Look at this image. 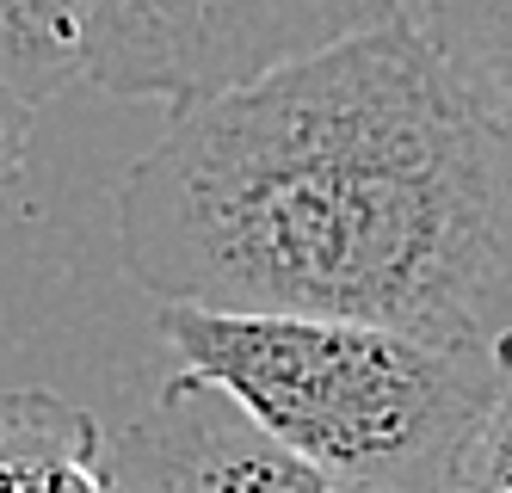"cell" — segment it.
Segmentation results:
<instances>
[{
    "label": "cell",
    "mask_w": 512,
    "mask_h": 493,
    "mask_svg": "<svg viewBox=\"0 0 512 493\" xmlns=\"http://www.w3.org/2000/svg\"><path fill=\"white\" fill-rule=\"evenodd\" d=\"M87 0H0V87L38 105L81 74Z\"/></svg>",
    "instance_id": "cell-7"
},
{
    "label": "cell",
    "mask_w": 512,
    "mask_h": 493,
    "mask_svg": "<svg viewBox=\"0 0 512 493\" xmlns=\"http://www.w3.org/2000/svg\"><path fill=\"white\" fill-rule=\"evenodd\" d=\"M401 19V0H87L81 81L186 111Z\"/></svg>",
    "instance_id": "cell-3"
},
{
    "label": "cell",
    "mask_w": 512,
    "mask_h": 493,
    "mask_svg": "<svg viewBox=\"0 0 512 493\" xmlns=\"http://www.w3.org/2000/svg\"><path fill=\"white\" fill-rule=\"evenodd\" d=\"M112 229L161 309L488 346L512 136L401 19L173 111L124 167Z\"/></svg>",
    "instance_id": "cell-1"
},
{
    "label": "cell",
    "mask_w": 512,
    "mask_h": 493,
    "mask_svg": "<svg viewBox=\"0 0 512 493\" xmlns=\"http://www.w3.org/2000/svg\"><path fill=\"white\" fill-rule=\"evenodd\" d=\"M0 493H118L99 420L56 389H0Z\"/></svg>",
    "instance_id": "cell-5"
},
{
    "label": "cell",
    "mask_w": 512,
    "mask_h": 493,
    "mask_svg": "<svg viewBox=\"0 0 512 493\" xmlns=\"http://www.w3.org/2000/svg\"><path fill=\"white\" fill-rule=\"evenodd\" d=\"M161 333L186 376L352 493H445L494 389V339L438 346L395 327L210 309H161Z\"/></svg>",
    "instance_id": "cell-2"
},
{
    "label": "cell",
    "mask_w": 512,
    "mask_h": 493,
    "mask_svg": "<svg viewBox=\"0 0 512 493\" xmlns=\"http://www.w3.org/2000/svg\"><path fill=\"white\" fill-rule=\"evenodd\" d=\"M445 493H512V327L494 339V389L457 450Z\"/></svg>",
    "instance_id": "cell-8"
},
{
    "label": "cell",
    "mask_w": 512,
    "mask_h": 493,
    "mask_svg": "<svg viewBox=\"0 0 512 493\" xmlns=\"http://www.w3.org/2000/svg\"><path fill=\"white\" fill-rule=\"evenodd\" d=\"M25 142H31V105L0 87V204L13 198V185L25 173Z\"/></svg>",
    "instance_id": "cell-9"
},
{
    "label": "cell",
    "mask_w": 512,
    "mask_h": 493,
    "mask_svg": "<svg viewBox=\"0 0 512 493\" xmlns=\"http://www.w3.org/2000/svg\"><path fill=\"white\" fill-rule=\"evenodd\" d=\"M414 31L512 136V0H420Z\"/></svg>",
    "instance_id": "cell-6"
},
{
    "label": "cell",
    "mask_w": 512,
    "mask_h": 493,
    "mask_svg": "<svg viewBox=\"0 0 512 493\" xmlns=\"http://www.w3.org/2000/svg\"><path fill=\"white\" fill-rule=\"evenodd\" d=\"M112 481L118 493H352L186 370L112 438Z\"/></svg>",
    "instance_id": "cell-4"
}]
</instances>
